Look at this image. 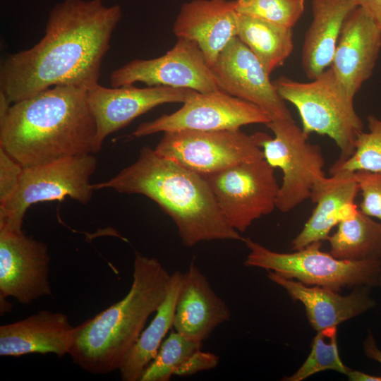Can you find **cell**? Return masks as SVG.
<instances>
[{"mask_svg": "<svg viewBox=\"0 0 381 381\" xmlns=\"http://www.w3.org/2000/svg\"><path fill=\"white\" fill-rule=\"evenodd\" d=\"M236 16L235 0H192L181 6L173 32L196 43L211 67L237 35Z\"/></svg>", "mask_w": 381, "mask_h": 381, "instance_id": "e0dca14e", "label": "cell"}, {"mask_svg": "<svg viewBox=\"0 0 381 381\" xmlns=\"http://www.w3.org/2000/svg\"><path fill=\"white\" fill-rule=\"evenodd\" d=\"M309 82L282 76L273 81L279 94L299 113L302 129L334 141L344 161L354 151L355 142L363 131V123L354 108L353 99L329 67Z\"/></svg>", "mask_w": 381, "mask_h": 381, "instance_id": "5b68a950", "label": "cell"}, {"mask_svg": "<svg viewBox=\"0 0 381 381\" xmlns=\"http://www.w3.org/2000/svg\"><path fill=\"white\" fill-rule=\"evenodd\" d=\"M306 0H235L238 13L293 28L305 10Z\"/></svg>", "mask_w": 381, "mask_h": 381, "instance_id": "f1b7e54d", "label": "cell"}, {"mask_svg": "<svg viewBox=\"0 0 381 381\" xmlns=\"http://www.w3.org/2000/svg\"><path fill=\"white\" fill-rule=\"evenodd\" d=\"M170 279L171 274L157 259L136 253L127 294L76 326L68 354L73 361L95 375L119 370L148 318L164 300Z\"/></svg>", "mask_w": 381, "mask_h": 381, "instance_id": "277c9868", "label": "cell"}, {"mask_svg": "<svg viewBox=\"0 0 381 381\" xmlns=\"http://www.w3.org/2000/svg\"><path fill=\"white\" fill-rule=\"evenodd\" d=\"M211 70L220 90L258 106L271 121L293 119L270 75L237 36L222 50Z\"/></svg>", "mask_w": 381, "mask_h": 381, "instance_id": "4fadbf2b", "label": "cell"}, {"mask_svg": "<svg viewBox=\"0 0 381 381\" xmlns=\"http://www.w3.org/2000/svg\"><path fill=\"white\" fill-rule=\"evenodd\" d=\"M97 135L87 90L73 86L13 103L0 121V147L23 168L98 152Z\"/></svg>", "mask_w": 381, "mask_h": 381, "instance_id": "7a4b0ae2", "label": "cell"}, {"mask_svg": "<svg viewBox=\"0 0 381 381\" xmlns=\"http://www.w3.org/2000/svg\"><path fill=\"white\" fill-rule=\"evenodd\" d=\"M330 234L329 253L346 260H381V223L360 210Z\"/></svg>", "mask_w": 381, "mask_h": 381, "instance_id": "484cf974", "label": "cell"}, {"mask_svg": "<svg viewBox=\"0 0 381 381\" xmlns=\"http://www.w3.org/2000/svg\"><path fill=\"white\" fill-rule=\"evenodd\" d=\"M48 247L23 231L0 230V298L28 304L52 294Z\"/></svg>", "mask_w": 381, "mask_h": 381, "instance_id": "5bb4252c", "label": "cell"}, {"mask_svg": "<svg viewBox=\"0 0 381 381\" xmlns=\"http://www.w3.org/2000/svg\"><path fill=\"white\" fill-rule=\"evenodd\" d=\"M358 6L363 8L381 28V0H356Z\"/></svg>", "mask_w": 381, "mask_h": 381, "instance_id": "1f68e13d", "label": "cell"}, {"mask_svg": "<svg viewBox=\"0 0 381 381\" xmlns=\"http://www.w3.org/2000/svg\"><path fill=\"white\" fill-rule=\"evenodd\" d=\"M197 91L189 88L133 85L107 87L99 83L87 90L97 128L100 148L105 138L153 108L167 103L185 102Z\"/></svg>", "mask_w": 381, "mask_h": 381, "instance_id": "9a60e30c", "label": "cell"}, {"mask_svg": "<svg viewBox=\"0 0 381 381\" xmlns=\"http://www.w3.org/2000/svg\"><path fill=\"white\" fill-rule=\"evenodd\" d=\"M274 133L262 143L264 159L283 174L276 208L288 212L311 198L326 178L321 147L308 140L309 135L293 119L273 120L266 125Z\"/></svg>", "mask_w": 381, "mask_h": 381, "instance_id": "ba28073f", "label": "cell"}, {"mask_svg": "<svg viewBox=\"0 0 381 381\" xmlns=\"http://www.w3.org/2000/svg\"><path fill=\"white\" fill-rule=\"evenodd\" d=\"M66 315L41 310L12 323L0 326V356L29 353L69 354L75 332Z\"/></svg>", "mask_w": 381, "mask_h": 381, "instance_id": "ac0fdd59", "label": "cell"}, {"mask_svg": "<svg viewBox=\"0 0 381 381\" xmlns=\"http://www.w3.org/2000/svg\"><path fill=\"white\" fill-rule=\"evenodd\" d=\"M202 176L225 220L238 232L276 208L279 186L264 158Z\"/></svg>", "mask_w": 381, "mask_h": 381, "instance_id": "30bf717a", "label": "cell"}, {"mask_svg": "<svg viewBox=\"0 0 381 381\" xmlns=\"http://www.w3.org/2000/svg\"><path fill=\"white\" fill-rule=\"evenodd\" d=\"M367 121L368 131L358 135L353 154L344 161H337L330 173L337 171L381 173V119L369 115Z\"/></svg>", "mask_w": 381, "mask_h": 381, "instance_id": "83f0119b", "label": "cell"}, {"mask_svg": "<svg viewBox=\"0 0 381 381\" xmlns=\"http://www.w3.org/2000/svg\"><path fill=\"white\" fill-rule=\"evenodd\" d=\"M183 104L174 113L140 123L132 135L141 138L159 132L240 129L243 126L267 125L271 121L258 106L220 90L196 92Z\"/></svg>", "mask_w": 381, "mask_h": 381, "instance_id": "8fae6325", "label": "cell"}, {"mask_svg": "<svg viewBox=\"0 0 381 381\" xmlns=\"http://www.w3.org/2000/svg\"><path fill=\"white\" fill-rule=\"evenodd\" d=\"M226 303L211 287L207 277L192 262L176 302L173 327L187 338L202 343L221 324L229 320Z\"/></svg>", "mask_w": 381, "mask_h": 381, "instance_id": "ffe728a7", "label": "cell"}, {"mask_svg": "<svg viewBox=\"0 0 381 381\" xmlns=\"http://www.w3.org/2000/svg\"><path fill=\"white\" fill-rule=\"evenodd\" d=\"M122 15L102 0H64L51 10L45 35L32 47L1 63L0 90L15 103L54 86L89 90L98 84L102 60Z\"/></svg>", "mask_w": 381, "mask_h": 381, "instance_id": "6da1fadb", "label": "cell"}, {"mask_svg": "<svg viewBox=\"0 0 381 381\" xmlns=\"http://www.w3.org/2000/svg\"><path fill=\"white\" fill-rule=\"evenodd\" d=\"M379 286H381V276H380V284H379Z\"/></svg>", "mask_w": 381, "mask_h": 381, "instance_id": "e575fe53", "label": "cell"}, {"mask_svg": "<svg viewBox=\"0 0 381 381\" xmlns=\"http://www.w3.org/2000/svg\"><path fill=\"white\" fill-rule=\"evenodd\" d=\"M183 278V273L179 270L171 274L169 286L164 300L119 369L122 380L140 381L144 371L156 356L167 334L173 327Z\"/></svg>", "mask_w": 381, "mask_h": 381, "instance_id": "603a6c76", "label": "cell"}, {"mask_svg": "<svg viewBox=\"0 0 381 381\" xmlns=\"http://www.w3.org/2000/svg\"><path fill=\"white\" fill-rule=\"evenodd\" d=\"M381 49V28L361 7L346 19L330 68L355 97L372 75Z\"/></svg>", "mask_w": 381, "mask_h": 381, "instance_id": "2e32d148", "label": "cell"}, {"mask_svg": "<svg viewBox=\"0 0 381 381\" xmlns=\"http://www.w3.org/2000/svg\"><path fill=\"white\" fill-rule=\"evenodd\" d=\"M202 345L201 342L171 331L140 381H169L172 375L189 376L215 368L219 356L202 351Z\"/></svg>", "mask_w": 381, "mask_h": 381, "instance_id": "cb8c5ba5", "label": "cell"}, {"mask_svg": "<svg viewBox=\"0 0 381 381\" xmlns=\"http://www.w3.org/2000/svg\"><path fill=\"white\" fill-rule=\"evenodd\" d=\"M331 370L346 375L349 370L342 362L337 345V327L318 331L311 344L310 352L298 370L285 377V381H302L316 373Z\"/></svg>", "mask_w": 381, "mask_h": 381, "instance_id": "4316f807", "label": "cell"}, {"mask_svg": "<svg viewBox=\"0 0 381 381\" xmlns=\"http://www.w3.org/2000/svg\"><path fill=\"white\" fill-rule=\"evenodd\" d=\"M354 175L362 196L359 210L381 223V173L358 171Z\"/></svg>", "mask_w": 381, "mask_h": 381, "instance_id": "f546056e", "label": "cell"}, {"mask_svg": "<svg viewBox=\"0 0 381 381\" xmlns=\"http://www.w3.org/2000/svg\"><path fill=\"white\" fill-rule=\"evenodd\" d=\"M23 167L0 147V206L6 205L19 186Z\"/></svg>", "mask_w": 381, "mask_h": 381, "instance_id": "4dcf8cb0", "label": "cell"}, {"mask_svg": "<svg viewBox=\"0 0 381 381\" xmlns=\"http://www.w3.org/2000/svg\"><path fill=\"white\" fill-rule=\"evenodd\" d=\"M249 249L244 265L272 271L308 286L341 291L344 288L379 286L381 260H346L321 250L322 241L313 242L293 253L271 250L250 238L243 241Z\"/></svg>", "mask_w": 381, "mask_h": 381, "instance_id": "8992f818", "label": "cell"}, {"mask_svg": "<svg viewBox=\"0 0 381 381\" xmlns=\"http://www.w3.org/2000/svg\"><path fill=\"white\" fill-rule=\"evenodd\" d=\"M268 278L284 288L291 298L305 307L308 320L317 332L337 327L373 308L375 301L366 286H358L342 296L331 289L308 286L297 280L268 271Z\"/></svg>", "mask_w": 381, "mask_h": 381, "instance_id": "d6986e66", "label": "cell"}, {"mask_svg": "<svg viewBox=\"0 0 381 381\" xmlns=\"http://www.w3.org/2000/svg\"><path fill=\"white\" fill-rule=\"evenodd\" d=\"M97 164L92 154H87L23 168L17 191L0 206V230L21 231L25 212L35 203L66 197L88 203L94 191L90 178Z\"/></svg>", "mask_w": 381, "mask_h": 381, "instance_id": "52a82bcc", "label": "cell"}, {"mask_svg": "<svg viewBox=\"0 0 381 381\" xmlns=\"http://www.w3.org/2000/svg\"><path fill=\"white\" fill-rule=\"evenodd\" d=\"M363 351L365 355L381 365V350L376 344L374 336L369 332L363 341Z\"/></svg>", "mask_w": 381, "mask_h": 381, "instance_id": "d6a6232c", "label": "cell"}, {"mask_svg": "<svg viewBox=\"0 0 381 381\" xmlns=\"http://www.w3.org/2000/svg\"><path fill=\"white\" fill-rule=\"evenodd\" d=\"M143 83L147 86L189 88L199 92L219 90L211 67L196 43L178 38L164 55L150 59H133L113 71L114 87Z\"/></svg>", "mask_w": 381, "mask_h": 381, "instance_id": "7c38bea8", "label": "cell"}, {"mask_svg": "<svg viewBox=\"0 0 381 381\" xmlns=\"http://www.w3.org/2000/svg\"><path fill=\"white\" fill-rule=\"evenodd\" d=\"M313 20L301 54L304 73L313 80L330 67L344 22L358 7L356 0H313Z\"/></svg>", "mask_w": 381, "mask_h": 381, "instance_id": "7402d4cb", "label": "cell"}, {"mask_svg": "<svg viewBox=\"0 0 381 381\" xmlns=\"http://www.w3.org/2000/svg\"><path fill=\"white\" fill-rule=\"evenodd\" d=\"M330 174L331 176L326 177L312 193L310 199L316 206L291 242L294 250L327 240L334 226L359 210L355 203L359 188L354 172L337 171Z\"/></svg>", "mask_w": 381, "mask_h": 381, "instance_id": "44dd1931", "label": "cell"}, {"mask_svg": "<svg viewBox=\"0 0 381 381\" xmlns=\"http://www.w3.org/2000/svg\"><path fill=\"white\" fill-rule=\"evenodd\" d=\"M237 35L266 72L282 66L294 50L292 28L259 17L237 13Z\"/></svg>", "mask_w": 381, "mask_h": 381, "instance_id": "d4e9b609", "label": "cell"}, {"mask_svg": "<svg viewBox=\"0 0 381 381\" xmlns=\"http://www.w3.org/2000/svg\"><path fill=\"white\" fill-rule=\"evenodd\" d=\"M264 133L240 129L165 132L155 151L200 175L263 159Z\"/></svg>", "mask_w": 381, "mask_h": 381, "instance_id": "9c48e42d", "label": "cell"}, {"mask_svg": "<svg viewBox=\"0 0 381 381\" xmlns=\"http://www.w3.org/2000/svg\"><path fill=\"white\" fill-rule=\"evenodd\" d=\"M346 375L350 381H381V376L370 375L350 368L346 373Z\"/></svg>", "mask_w": 381, "mask_h": 381, "instance_id": "836d02e7", "label": "cell"}, {"mask_svg": "<svg viewBox=\"0 0 381 381\" xmlns=\"http://www.w3.org/2000/svg\"><path fill=\"white\" fill-rule=\"evenodd\" d=\"M92 187L94 190L110 188L149 198L174 221L186 246L213 240H245L225 220L202 175L148 146L140 150L133 164Z\"/></svg>", "mask_w": 381, "mask_h": 381, "instance_id": "3957f363", "label": "cell"}]
</instances>
